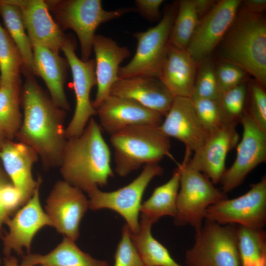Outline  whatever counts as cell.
Here are the masks:
<instances>
[{"label": "cell", "mask_w": 266, "mask_h": 266, "mask_svg": "<svg viewBox=\"0 0 266 266\" xmlns=\"http://www.w3.org/2000/svg\"><path fill=\"white\" fill-rule=\"evenodd\" d=\"M101 128L112 135L129 126H160L163 116L129 99L110 95L96 109Z\"/></svg>", "instance_id": "17"}, {"label": "cell", "mask_w": 266, "mask_h": 266, "mask_svg": "<svg viewBox=\"0 0 266 266\" xmlns=\"http://www.w3.org/2000/svg\"><path fill=\"white\" fill-rule=\"evenodd\" d=\"M3 266H29L21 264L19 265L18 263L17 260L13 257L11 256L5 257L3 260Z\"/></svg>", "instance_id": "44"}, {"label": "cell", "mask_w": 266, "mask_h": 266, "mask_svg": "<svg viewBox=\"0 0 266 266\" xmlns=\"http://www.w3.org/2000/svg\"><path fill=\"white\" fill-rule=\"evenodd\" d=\"M21 264L46 266H108L106 261L93 258L82 251L74 241L65 237L49 253L42 255L29 253L23 257Z\"/></svg>", "instance_id": "25"}, {"label": "cell", "mask_w": 266, "mask_h": 266, "mask_svg": "<svg viewBox=\"0 0 266 266\" xmlns=\"http://www.w3.org/2000/svg\"><path fill=\"white\" fill-rule=\"evenodd\" d=\"M75 42L66 37L62 51L71 71L76 100L74 114L65 129L66 139L80 135L90 119L97 114L90 100L91 90L97 85L95 61L93 59L87 61L80 59L75 54Z\"/></svg>", "instance_id": "11"}, {"label": "cell", "mask_w": 266, "mask_h": 266, "mask_svg": "<svg viewBox=\"0 0 266 266\" xmlns=\"http://www.w3.org/2000/svg\"><path fill=\"white\" fill-rule=\"evenodd\" d=\"M110 142L114 149L115 170L121 177L142 165L158 163L165 156L174 159L170 137L160 126H129L110 135Z\"/></svg>", "instance_id": "4"}, {"label": "cell", "mask_w": 266, "mask_h": 266, "mask_svg": "<svg viewBox=\"0 0 266 266\" xmlns=\"http://www.w3.org/2000/svg\"><path fill=\"white\" fill-rule=\"evenodd\" d=\"M241 0L217 1L202 17L195 30L186 51L198 63L219 45L233 23Z\"/></svg>", "instance_id": "14"}, {"label": "cell", "mask_w": 266, "mask_h": 266, "mask_svg": "<svg viewBox=\"0 0 266 266\" xmlns=\"http://www.w3.org/2000/svg\"><path fill=\"white\" fill-rule=\"evenodd\" d=\"M237 245L241 266H266V232L238 225Z\"/></svg>", "instance_id": "30"}, {"label": "cell", "mask_w": 266, "mask_h": 266, "mask_svg": "<svg viewBox=\"0 0 266 266\" xmlns=\"http://www.w3.org/2000/svg\"><path fill=\"white\" fill-rule=\"evenodd\" d=\"M110 95L132 100L163 116L175 98L158 78L144 75L119 78L112 86Z\"/></svg>", "instance_id": "22"}, {"label": "cell", "mask_w": 266, "mask_h": 266, "mask_svg": "<svg viewBox=\"0 0 266 266\" xmlns=\"http://www.w3.org/2000/svg\"><path fill=\"white\" fill-rule=\"evenodd\" d=\"M38 158L31 147L19 141L8 139L0 150V160L3 169L19 192L23 205L41 183L40 177L35 180L32 175L33 166Z\"/></svg>", "instance_id": "20"}, {"label": "cell", "mask_w": 266, "mask_h": 266, "mask_svg": "<svg viewBox=\"0 0 266 266\" xmlns=\"http://www.w3.org/2000/svg\"><path fill=\"white\" fill-rule=\"evenodd\" d=\"M24 75L21 93L23 115L15 137L36 153L44 168L59 167L67 141L64 126L66 111L45 94L33 75Z\"/></svg>", "instance_id": "1"}, {"label": "cell", "mask_w": 266, "mask_h": 266, "mask_svg": "<svg viewBox=\"0 0 266 266\" xmlns=\"http://www.w3.org/2000/svg\"><path fill=\"white\" fill-rule=\"evenodd\" d=\"M238 225H222L205 219L196 231L193 246L186 251V266H241Z\"/></svg>", "instance_id": "7"}, {"label": "cell", "mask_w": 266, "mask_h": 266, "mask_svg": "<svg viewBox=\"0 0 266 266\" xmlns=\"http://www.w3.org/2000/svg\"><path fill=\"white\" fill-rule=\"evenodd\" d=\"M0 205L7 218L23 205L19 192L11 181L6 183L1 189Z\"/></svg>", "instance_id": "39"}, {"label": "cell", "mask_w": 266, "mask_h": 266, "mask_svg": "<svg viewBox=\"0 0 266 266\" xmlns=\"http://www.w3.org/2000/svg\"><path fill=\"white\" fill-rule=\"evenodd\" d=\"M163 0H136L135 11L150 22L159 19L161 16L160 7Z\"/></svg>", "instance_id": "40"}, {"label": "cell", "mask_w": 266, "mask_h": 266, "mask_svg": "<svg viewBox=\"0 0 266 266\" xmlns=\"http://www.w3.org/2000/svg\"><path fill=\"white\" fill-rule=\"evenodd\" d=\"M110 151L92 117L83 133L67 139L59 166L64 180L87 194L114 176Z\"/></svg>", "instance_id": "2"}, {"label": "cell", "mask_w": 266, "mask_h": 266, "mask_svg": "<svg viewBox=\"0 0 266 266\" xmlns=\"http://www.w3.org/2000/svg\"><path fill=\"white\" fill-rule=\"evenodd\" d=\"M199 21L194 0L179 1L168 44L186 50Z\"/></svg>", "instance_id": "31"}, {"label": "cell", "mask_w": 266, "mask_h": 266, "mask_svg": "<svg viewBox=\"0 0 266 266\" xmlns=\"http://www.w3.org/2000/svg\"><path fill=\"white\" fill-rule=\"evenodd\" d=\"M158 163L144 166L140 174L127 185L112 192L98 188L87 193L89 208L93 210L108 209L119 213L126 221L132 233L139 229V213L143 194L151 180L163 173Z\"/></svg>", "instance_id": "9"}, {"label": "cell", "mask_w": 266, "mask_h": 266, "mask_svg": "<svg viewBox=\"0 0 266 266\" xmlns=\"http://www.w3.org/2000/svg\"><path fill=\"white\" fill-rule=\"evenodd\" d=\"M92 50L95 54V75L97 90L92 102L97 109L110 96L111 89L117 81L120 64L130 55L129 49L120 46L111 38L103 35L94 36Z\"/></svg>", "instance_id": "21"}, {"label": "cell", "mask_w": 266, "mask_h": 266, "mask_svg": "<svg viewBox=\"0 0 266 266\" xmlns=\"http://www.w3.org/2000/svg\"><path fill=\"white\" fill-rule=\"evenodd\" d=\"M0 264H1V260L0 259Z\"/></svg>", "instance_id": "46"}, {"label": "cell", "mask_w": 266, "mask_h": 266, "mask_svg": "<svg viewBox=\"0 0 266 266\" xmlns=\"http://www.w3.org/2000/svg\"><path fill=\"white\" fill-rule=\"evenodd\" d=\"M8 0L19 7L32 44L41 45L59 54L67 36L53 18L46 0Z\"/></svg>", "instance_id": "18"}, {"label": "cell", "mask_w": 266, "mask_h": 266, "mask_svg": "<svg viewBox=\"0 0 266 266\" xmlns=\"http://www.w3.org/2000/svg\"><path fill=\"white\" fill-rule=\"evenodd\" d=\"M8 140L4 134L0 131V150L4 143Z\"/></svg>", "instance_id": "45"}, {"label": "cell", "mask_w": 266, "mask_h": 266, "mask_svg": "<svg viewBox=\"0 0 266 266\" xmlns=\"http://www.w3.org/2000/svg\"><path fill=\"white\" fill-rule=\"evenodd\" d=\"M20 81L0 86V131L8 140L15 137L22 121Z\"/></svg>", "instance_id": "29"}, {"label": "cell", "mask_w": 266, "mask_h": 266, "mask_svg": "<svg viewBox=\"0 0 266 266\" xmlns=\"http://www.w3.org/2000/svg\"><path fill=\"white\" fill-rule=\"evenodd\" d=\"M23 66L18 49L0 23V86L20 81V73Z\"/></svg>", "instance_id": "32"}, {"label": "cell", "mask_w": 266, "mask_h": 266, "mask_svg": "<svg viewBox=\"0 0 266 266\" xmlns=\"http://www.w3.org/2000/svg\"><path fill=\"white\" fill-rule=\"evenodd\" d=\"M248 81L222 93L216 100L223 125L236 127L240 123L245 109Z\"/></svg>", "instance_id": "33"}, {"label": "cell", "mask_w": 266, "mask_h": 266, "mask_svg": "<svg viewBox=\"0 0 266 266\" xmlns=\"http://www.w3.org/2000/svg\"><path fill=\"white\" fill-rule=\"evenodd\" d=\"M46 2L61 30H72L77 35L80 45L81 59L83 61L90 59L95 32L100 24L135 11L134 7L106 10L100 0H52Z\"/></svg>", "instance_id": "5"}, {"label": "cell", "mask_w": 266, "mask_h": 266, "mask_svg": "<svg viewBox=\"0 0 266 266\" xmlns=\"http://www.w3.org/2000/svg\"><path fill=\"white\" fill-rule=\"evenodd\" d=\"M177 10V6L170 5L157 25L145 32L133 34L137 41L136 51L128 64L119 67V78L139 75L158 78L166 55Z\"/></svg>", "instance_id": "8"}, {"label": "cell", "mask_w": 266, "mask_h": 266, "mask_svg": "<svg viewBox=\"0 0 266 266\" xmlns=\"http://www.w3.org/2000/svg\"><path fill=\"white\" fill-rule=\"evenodd\" d=\"M205 219L218 224H235L253 229H263L266 224V176L250 185L244 195L228 198L210 206Z\"/></svg>", "instance_id": "10"}, {"label": "cell", "mask_w": 266, "mask_h": 266, "mask_svg": "<svg viewBox=\"0 0 266 266\" xmlns=\"http://www.w3.org/2000/svg\"><path fill=\"white\" fill-rule=\"evenodd\" d=\"M180 169H174L171 177L165 184L156 187L151 196L141 203V217L153 224L161 218L169 216L174 217L179 189Z\"/></svg>", "instance_id": "26"}, {"label": "cell", "mask_w": 266, "mask_h": 266, "mask_svg": "<svg viewBox=\"0 0 266 266\" xmlns=\"http://www.w3.org/2000/svg\"><path fill=\"white\" fill-rule=\"evenodd\" d=\"M215 74L219 95L247 80L248 73L239 66L226 62H220L215 66Z\"/></svg>", "instance_id": "38"}, {"label": "cell", "mask_w": 266, "mask_h": 266, "mask_svg": "<svg viewBox=\"0 0 266 266\" xmlns=\"http://www.w3.org/2000/svg\"><path fill=\"white\" fill-rule=\"evenodd\" d=\"M113 266H145L138 253L126 224L122 228L121 237L114 255Z\"/></svg>", "instance_id": "36"}, {"label": "cell", "mask_w": 266, "mask_h": 266, "mask_svg": "<svg viewBox=\"0 0 266 266\" xmlns=\"http://www.w3.org/2000/svg\"><path fill=\"white\" fill-rule=\"evenodd\" d=\"M0 15L5 29L16 44L21 55L24 74H33L32 44L25 28L19 7L8 0H0Z\"/></svg>", "instance_id": "27"}, {"label": "cell", "mask_w": 266, "mask_h": 266, "mask_svg": "<svg viewBox=\"0 0 266 266\" xmlns=\"http://www.w3.org/2000/svg\"><path fill=\"white\" fill-rule=\"evenodd\" d=\"M193 96L216 100L219 96L215 66L207 58L198 62Z\"/></svg>", "instance_id": "35"}, {"label": "cell", "mask_w": 266, "mask_h": 266, "mask_svg": "<svg viewBox=\"0 0 266 266\" xmlns=\"http://www.w3.org/2000/svg\"><path fill=\"white\" fill-rule=\"evenodd\" d=\"M240 123L243 133L236 146L235 159L226 169L220 182L225 194L240 185L253 169L266 161V131L260 128L245 110Z\"/></svg>", "instance_id": "12"}, {"label": "cell", "mask_w": 266, "mask_h": 266, "mask_svg": "<svg viewBox=\"0 0 266 266\" xmlns=\"http://www.w3.org/2000/svg\"><path fill=\"white\" fill-rule=\"evenodd\" d=\"M40 184L30 200L14 214L4 221L9 231L2 236L3 252L5 257L12 251L23 255L24 248L29 253L32 240L35 234L45 226L52 223L42 209L39 200Z\"/></svg>", "instance_id": "15"}, {"label": "cell", "mask_w": 266, "mask_h": 266, "mask_svg": "<svg viewBox=\"0 0 266 266\" xmlns=\"http://www.w3.org/2000/svg\"><path fill=\"white\" fill-rule=\"evenodd\" d=\"M191 98L198 118L208 133L223 125L216 100L196 96Z\"/></svg>", "instance_id": "37"}, {"label": "cell", "mask_w": 266, "mask_h": 266, "mask_svg": "<svg viewBox=\"0 0 266 266\" xmlns=\"http://www.w3.org/2000/svg\"><path fill=\"white\" fill-rule=\"evenodd\" d=\"M33 74L44 81L54 103L65 111L70 109L65 90L68 66L66 58L61 57L47 48L33 44Z\"/></svg>", "instance_id": "24"}, {"label": "cell", "mask_w": 266, "mask_h": 266, "mask_svg": "<svg viewBox=\"0 0 266 266\" xmlns=\"http://www.w3.org/2000/svg\"><path fill=\"white\" fill-rule=\"evenodd\" d=\"M153 223L141 217L139 229L131 233L133 242L145 266H183L171 257L167 248L151 233Z\"/></svg>", "instance_id": "28"}, {"label": "cell", "mask_w": 266, "mask_h": 266, "mask_svg": "<svg viewBox=\"0 0 266 266\" xmlns=\"http://www.w3.org/2000/svg\"><path fill=\"white\" fill-rule=\"evenodd\" d=\"M198 63L185 49L168 44L158 78L174 97L191 98Z\"/></svg>", "instance_id": "23"}, {"label": "cell", "mask_w": 266, "mask_h": 266, "mask_svg": "<svg viewBox=\"0 0 266 266\" xmlns=\"http://www.w3.org/2000/svg\"><path fill=\"white\" fill-rule=\"evenodd\" d=\"M221 43V62L235 65L266 86V21L263 14L239 8Z\"/></svg>", "instance_id": "3"}, {"label": "cell", "mask_w": 266, "mask_h": 266, "mask_svg": "<svg viewBox=\"0 0 266 266\" xmlns=\"http://www.w3.org/2000/svg\"><path fill=\"white\" fill-rule=\"evenodd\" d=\"M245 110L260 128L266 131V88L254 79L248 82Z\"/></svg>", "instance_id": "34"}, {"label": "cell", "mask_w": 266, "mask_h": 266, "mask_svg": "<svg viewBox=\"0 0 266 266\" xmlns=\"http://www.w3.org/2000/svg\"><path fill=\"white\" fill-rule=\"evenodd\" d=\"M196 11L200 20L207 14L216 2L212 0H194Z\"/></svg>", "instance_id": "42"}, {"label": "cell", "mask_w": 266, "mask_h": 266, "mask_svg": "<svg viewBox=\"0 0 266 266\" xmlns=\"http://www.w3.org/2000/svg\"><path fill=\"white\" fill-rule=\"evenodd\" d=\"M165 117L161 130L184 143L186 151L195 152L203 145L209 133L198 118L191 98L175 97Z\"/></svg>", "instance_id": "19"}, {"label": "cell", "mask_w": 266, "mask_h": 266, "mask_svg": "<svg viewBox=\"0 0 266 266\" xmlns=\"http://www.w3.org/2000/svg\"><path fill=\"white\" fill-rule=\"evenodd\" d=\"M191 154L186 152L183 162L178 165L180 183L174 223L179 226L190 225L197 231L205 219L207 208L228 198L205 174L189 165Z\"/></svg>", "instance_id": "6"}, {"label": "cell", "mask_w": 266, "mask_h": 266, "mask_svg": "<svg viewBox=\"0 0 266 266\" xmlns=\"http://www.w3.org/2000/svg\"><path fill=\"white\" fill-rule=\"evenodd\" d=\"M244 10L254 14H263L266 9V0H246L240 4Z\"/></svg>", "instance_id": "41"}, {"label": "cell", "mask_w": 266, "mask_h": 266, "mask_svg": "<svg viewBox=\"0 0 266 266\" xmlns=\"http://www.w3.org/2000/svg\"><path fill=\"white\" fill-rule=\"evenodd\" d=\"M89 208V200L83 192L65 180L54 185L45 205L52 227L74 241L79 237L81 221Z\"/></svg>", "instance_id": "13"}, {"label": "cell", "mask_w": 266, "mask_h": 266, "mask_svg": "<svg viewBox=\"0 0 266 266\" xmlns=\"http://www.w3.org/2000/svg\"><path fill=\"white\" fill-rule=\"evenodd\" d=\"M238 139L235 126L223 125L209 133L203 145L194 152L188 164L203 172L213 184H218L226 169L227 155L236 146Z\"/></svg>", "instance_id": "16"}, {"label": "cell", "mask_w": 266, "mask_h": 266, "mask_svg": "<svg viewBox=\"0 0 266 266\" xmlns=\"http://www.w3.org/2000/svg\"><path fill=\"white\" fill-rule=\"evenodd\" d=\"M10 181H11L5 172L0 160V194L3 186ZM6 219L7 217L2 211L0 205V236L2 232V225Z\"/></svg>", "instance_id": "43"}]
</instances>
